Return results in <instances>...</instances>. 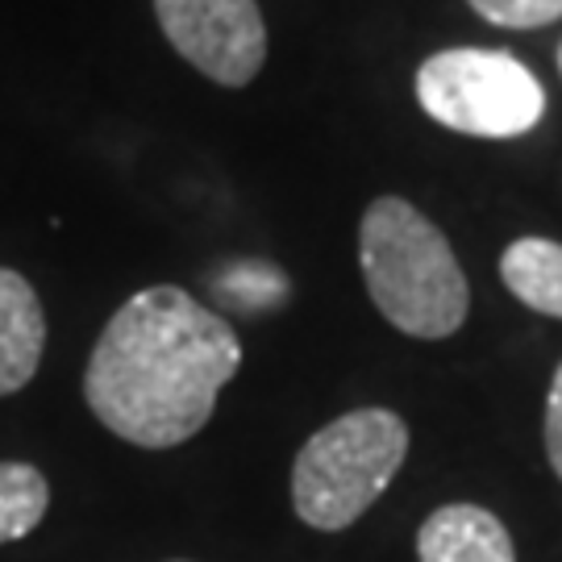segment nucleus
I'll list each match as a JSON object with an SVG mask.
<instances>
[{"instance_id": "13", "label": "nucleus", "mask_w": 562, "mask_h": 562, "mask_svg": "<svg viewBox=\"0 0 562 562\" xmlns=\"http://www.w3.org/2000/svg\"><path fill=\"white\" fill-rule=\"evenodd\" d=\"M171 562H183V559H171Z\"/></svg>"}, {"instance_id": "1", "label": "nucleus", "mask_w": 562, "mask_h": 562, "mask_svg": "<svg viewBox=\"0 0 562 562\" xmlns=\"http://www.w3.org/2000/svg\"><path fill=\"white\" fill-rule=\"evenodd\" d=\"M238 367L234 325L176 283H159L104 322L83 367V401L121 442L171 450L209 425Z\"/></svg>"}, {"instance_id": "8", "label": "nucleus", "mask_w": 562, "mask_h": 562, "mask_svg": "<svg viewBox=\"0 0 562 562\" xmlns=\"http://www.w3.org/2000/svg\"><path fill=\"white\" fill-rule=\"evenodd\" d=\"M501 280L525 308L562 322V241L517 238L501 255Z\"/></svg>"}, {"instance_id": "11", "label": "nucleus", "mask_w": 562, "mask_h": 562, "mask_svg": "<svg viewBox=\"0 0 562 562\" xmlns=\"http://www.w3.org/2000/svg\"><path fill=\"white\" fill-rule=\"evenodd\" d=\"M546 459L562 480V362L550 380V392H546Z\"/></svg>"}, {"instance_id": "5", "label": "nucleus", "mask_w": 562, "mask_h": 562, "mask_svg": "<svg viewBox=\"0 0 562 562\" xmlns=\"http://www.w3.org/2000/svg\"><path fill=\"white\" fill-rule=\"evenodd\" d=\"M162 38L204 80L246 88L267 63V25L259 0H155Z\"/></svg>"}, {"instance_id": "7", "label": "nucleus", "mask_w": 562, "mask_h": 562, "mask_svg": "<svg viewBox=\"0 0 562 562\" xmlns=\"http://www.w3.org/2000/svg\"><path fill=\"white\" fill-rule=\"evenodd\" d=\"M46 350V313L34 283L0 267V396H13L38 375Z\"/></svg>"}, {"instance_id": "4", "label": "nucleus", "mask_w": 562, "mask_h": 562, "mask_svg": "<svg viewBox=\"0 0 562 562\" xmlns=\"http://www.w3.org/2000/svg\"><path fill=\"white\" fill-rule=\"evenodd\" d=\"M413 92L429 117L467 138H521L546 117L542 80L508 50L450 46L417 67Z\"/></svg>"}, {"instance_id": "9", "label": "nucleus", "mask_w": 562, "mask_h": 562, "mask_svg": "<svg viewBox=\"0 0 562 562\" xmlns=\"http://www.w3.org/2000/svg\"><path fill=\"white\" fill-rule=\"evenodd\" d=\"M50 508V483L30 462H0V546L30 538Z\"/></svg>"}, {"instance_id": "10", "label": "nucleus", "mask_w": 562, "mask_h": 562, "mask_svg": "<svg viewBox=\"0 0 562 562\" xmlns=\"http://www.w3.org/2000/svg\"><path fill=\"white\" fill-rule=\"evenodd\" d=\"M487 25L501 30H546L562 21V0H467Z\"/></svg>"}, {"instance_id": "6", "label": "nucleus", "mask_w": 562, "mask_h": 562, "mask_svg": "<svg viewBox=\"0 0 562 562\" xmlns=\"http://www.w3.org/2000/svg\"><path fill=\"white\" fill-rule=\"evenodd\" d=\"M422 562H517L513 538L496 513L480 504H442L417 529Z\"/></svg>"}, {"instance_id": "2", "label": "nucleus", "mask_w": 562, "mask_h": 562, "mask_svg": "<svg viewBox=\"0 0 562 562\" xmlns=\"http://www.w3.org/2000/svg\"><path fill=\"white\" fill-rule=\"evenodd\" d=\"M367 296L387 325L422 341L459 334L471 313V283L438 225L404 196H375L359 222Z\"/></svg>"}, {"instance_id": "3", "label": "nucleus", "mask_w": 562, "mask_h": 562, "mask_svg": "<svg viewBox=\"0 0 562 562\" xmlns=\"http://www.w3.org/2000/svg\"><path fill=\"white\" fill-rule=\"evenodd\" d=\"M408 454V425L392 408H355L322 425L292 467V508L308 529L338 533L387 492Z\"/></svg>"}, {"instance_id": "12", "label": "nucleus", "mask_w": 562, "mask_h": 562, "mask_svg": "<svg viewBox=\"0 0 562 562\" xmlns=\"http://www.w3.org/2000/svg\"><path fill=\"white\" fill-rule=\"evenodd\" d=\"M559 76H562V42H559Z\"/></svg>"}]
</instances>
